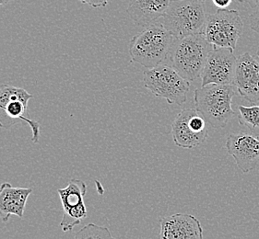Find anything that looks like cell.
<instances>
[{
	"mask_svg": "<svg viewBox=\"0 0 259 239\" xmlns=\"http://www.w3.org/2000/svg\"><path fill=\"white\" fill-rule=\"evenodd\" d=\"M177 39L166 29L161 21H157L136 34L128 44L132 62L149 69L165 60Z\"/></svg>",
	"mask_w": 259,
	"mask_h": 239,
	"instance_id": "cell-1",
	"label": "cell"
},
{
	"mask_svg": "<svg viewBox=\"0 0 259 239\" xmlns=\"http://www.w3.org/2000/svg\"><path fill=\"white\" fill-rule=\"evenodd\" d=\"M213 46L203 32L177 39L167 58L170 66L187 81H195L202 76L207 56Z\"/></svg>",
	"mask_w": 259,
	"mask_h": 239,
	"instance_id": "cell-2",
	"label": "cell"
},
{
	"mask_svg": "<svg viewBox=\"0 0 259 239\" xmlns=\"http://www.w3.org/2000/svg\"><path fill=\"white\" fill-rule=\"evenodd\" d=\"M237 92L234 85L202 86L196 89L194 95L196 109L213 128H224L235 116L232 103Z\"/></svg>",
	"mask_w": 259,
	"mask_h": 239,
	"instance_id": "cell-3",
	"label": "cell"
},
{
	"mask_svg": "<svg viewBox=\"0 0 259 239\" xmlns=\"http://www.w3.org/2000/svg\"><path fill=\"white\" fill-rule=\"evenodd\" d=\"M161 22L176 39L204 31L207 15L203 1L171 0Z\"/></svg>",
	"mask_w": 259,
	"mask_h": 239,
	"instance_id": "cell-4",
	"label": "cell"
},
{
	"mask_svg": "<svg viewBox=\"0 0 259 239\" xmlns=\"http://www.w3.org/2000/svg\"><path fill=\"white\" fill-rule=\"evenodd\" d=\"M33 96L27 90L11 85H0V128L10 129L12 126L26 123L31 127V141L40 139V124L30 118L29 101Z\"/></svg>",
	"mask_w": 259,
	"mask_h": 239,
	"instance_id": "cell-5",
	"label": "cell"
},
{
	"mask_svg": "<svg viewBox=\"0 0 259 239\" xmlns=\"http://www.w3.org/2000/svg\"><path fill=\"white\" fill-rule=\"evenodd\" d=\"M143 82L146 89L156 97L165 99L169 104H184L190 89L189 81L164 64L144 71Z\"/></svg>",
	"mask_w": 259,
	"mask_h": 239,
	"instance_id": "cell-6",
	"label": "cell"
},
{
	"mask_svg": "<svg viewBox=\"0 0 259 239\" xmlns=\"http://www.w3.org/2000/svg\"><path fill=\"white\" fill-rule=\"evenodd\" d=\"M244 31V22L238 11L219 10L207 16L203 33L213 47L236 49Z\"/></svg>",
	"mask_w": 259,
	"mask_h": 239,
	"instance_id": "cell-7",
	"label": "cell"
},
{
	"mask_svg": "<svg viewBox=\"0 0 259 239\" xmlns=\"http://www.w3.org/2000/svg\"><path fill=\"white\" fill-rule=\"evenodd\" d=\"M171 135L176 146L192 149L207 140V122L196 109L182 110L171 124Z\"/></svg>",
	"mask_w": 259,
	"mask_h": 239,
	"instance_id": "cell-8",
	"label": "cell"
},
{
	"mask_svg": "<svg viewBox=\"0 0 259 239\" xmlns=\"http://www.w3.org/2000/svg\"><path fill=\"white\" fill-rule=\"evenodd\" d=\"M57 193L63 206L60 227L64 233H70L75 226L87 218L88 211L84 203L87 194L86 183L80 180H71L68 186L58 189Z\"/></svg>",
	"mask_w": 259,
	"mask_h": 239,
	"instance_id": "cell-9",
	"label": "cell"
},
{
	"mask_svg": "<svg viewBox=\"0 0 259 239\" xmlns=\"http://www.w3.org/2000/svg\"><path fill=\"white\" fill-rule=\"evenodd\" d=\"M237 59L233 50L225 47H213L203 70L202 86L209 84L233 85Z\"/></svg>",
	"mask_w": 259,
	"mask_h": 239,
	"instance_id": "cell-10",
	"label": "cell"
},
{
	"mask_svg": "<svg viewBox=\"0 0 259 239\" xmlns=\"http://www.w3.org/2000/svg\"><path fill=\"white\" fill-rule=\"evenodd\" d=\"M226 149L233 156L239 169L249 173L259 163V138L246 133L231 134L226 140Z\"/></svg>",
	"mask_w": 259,
	"mask_h": 239,
	"instance_id": "cell-11",
	"label": "cell"
},
{
	"mask_svg": "<svg viewBox=\"0 0 259 239\" xmlns=\"http://www.w3.org/2000/svg\"><path fill=\"white\" fill-rule=\"evenodd\" d=\"M241 97L254 104L259 101V59L244 52L237 59L234 82Z\"/></svg>",
	"mask_w": 259,
	"mask_h": 239,
	"instance_id": "cell-12",
	"label": "cell"
},
{
	"mask_svg": "<svg viewBox=\"0 0 259 239\" xmlns=\"http://www.w3.org/2000/svg\"><path fill=\"white\" fill-rule=\"evenodd\" d=\"M162 239H202L203 228L198 219L187 213H176L160 221Z\"/></svg>",
	"mask_w": 259,
	"mask_h": 239,
	"instance_id": "cell-13",
	"label": "cell"
},
{
	"mask_svg": "<svg viewBox=\"0 0 259 239\" xmlns=\"http://www.w3.org/2000/svg\"><path fill=\"white\" fill-rule=\"evenodd\" d=\"M32 193L31 188L13 187L4 182L0 186V217L7 224L11 215L23 218L27 200Z\"/></svg>",
	"mask_w": 259,
	"mask_h": 239,
	"instance_id": "cell-14",
	"label": "cell"
},
{
	"mask_svg": "<svg viewBox=\"0 0 259 239\" xmlns=\"http://www.w3.org/2000/svg\"><path fill=\"white\" fill-rule=\"evenodd\" d=\"M171 0H130L127 13L138 26L146 27L159 21Z\"/></svg>",
	"mask_w": 259,
	"mask_h": 239,
	"instance_id": "cell-15",
	"label": "cell"
},
{
	"mask_svg": "<svg viewBox=\"0 0 259 239\" xmlns=\"http://www.w3.org/2000/svg\"><path fill=\"white\" fill-rule=\"evenodd\" d=\"M239 124L245 126L252 135L259 138V105L238 106Z\"/></svg>",
	"mask_w": 259,
	"mask_h": 239,
	"instance_id": "cell-16",
	"label": "cell"
},
{
	"mask_svg": "<svg viewBox=\"0 0 259 239\" xmlns=\"http://www.w3.org/2000/svg\"><path fill=\"white\" fill-rule=\"evenodd\" d=\"M75 238H113V235L107 227L90 224L80 229L75 235Z\"/></svg>",
	"mask_w": 259,
	"mask_h": 239,
	"instance_id": "cell-17",
	"label": "cell"
},
{
	"mask_svg": "<svg viewBox=\"0 0 259 239\" xmlns=\"http://www.w3.org/2000/svg\"><path fill=\"white\" fill-rule=\"evenodd\" d=\"M248 21L250 28L259 34V10L249 16Z\"/></svg>",
	"mask_w": 259,
	"mask_h": 239,
	"instance_id": "cell-18",
	"label": "cell"
},
{
	"mask_svg": "<svg viewBox=\"0 0 259 239\" xmlns=\"http://www.w3.org/2000/svg\"><path fill=\"white\" fill-rule=\"evenodd\" d=\"M78 1L82 2L84 4H88L89 6L95 8V9L104 8L108 4V0H78Z\"/></svg>",
	"mask_w": 259,
	"mask_h": 239,
	"instance_id": "cell-19",
	"label": "cell"
},
{
	"mask_svg": "<svg viewBox=\"0 0 259 239\" xmlns=\"http://www.w3.org/2000/svg\"><path fill=\"white\" fill-rule=\"evenodd\" d=\"M211 1L219 10H226L233 2V0H211Z\"/></svg>",
	"mask_w": 259,
	"mask_h": 239,
	"instance_id": "cell-20",
	"label": "cell"
},
{
	"mask_svg": "<svg viewBox=\"0 0 259 239\" xmlns=\"http://www.w3.org/2000/svg\"><path fill=\"white\" fill-rule=\"evenodd\" d=\"M241 3L249 6L251 9L257 11L259 10V0H238Z\"/></svg>",
	"mask_w": 259,
	"mask_h": 239,
	"instance_id": "cell-21",
	"label": "cell"
},
{
	"mask_svg": "<svg viewBox=\"0 0 259 239\" xmlns=\"http://www.w3.org/2000/svg\"><path fill=\"white\" fill-rule=\"evenodd\" d=\"M12 0H0V6H4L11 2Z\"/></svg>",
	"mask_w": 259,
	"mask_h": 239,
	"instance_id": "cell-22",
	"label": "cell"
},
{
	"mask_svg": "<svg viewBox=\"0 0 259 239\" xmlns=\"http://www.w3.org/2000/svg\"><path fill=\"white\" fill-rule=\"evenodd\" d=\"M198 1H203L204 2V1H207V0H198Z\"/></svg>",
	"mask_w": 259,
	"mask_h": 239,
	"instance_id": "cell-23",
	"label": "cell"
},
{
	"mask_svg": "<svg viewBox=\"0 0 259 239\" xmlns=\"http://www.w3.org/2000/svg\"><path fill=\"white\" fill-rule=\"evenodd\" d=\"M257 55H258V56H257V57H258V59H259V51H258V52H257Z\"/></svg>",
	"mask_w": 259,
	"mask_h": 239,
	"instance_id": "cell-24",
	"label": "cell"
}]
</instances>
